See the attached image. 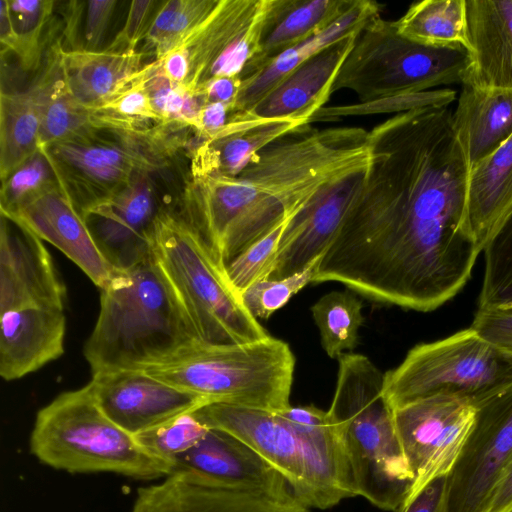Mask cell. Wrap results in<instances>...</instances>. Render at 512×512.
I'll return each mask as SVG.
<instances>
[{
	"instance_id": "49",
	"label": "cell",
	"mask_w": 512,
	"mask_h": 512,
	"mask_svg": "<svg viewBox=\"0 0 512 512\" xmlns=\"http://www.w3.org/2000/svg\"><path fill=\"white\" fill-rule=\"evenodd\" d=\"M231 106L224 103H206L199 113L193 130L199 141L215 136L228 122Z\"/></svg>"
},
{
	"instance_id": "48",
	"label": "cell",
	"mask_w": 512,
	"mask_h": 512,
	"mask_svg": "<svg viewBox=\"0 0 512 512\" xmlns=\"http://www.w3.org/2000/svg\"><path fill=\"white\" fill-rule=\"evenodd\" d=\"M397 512H448L447 476L428 483L409 503L402 505Z\"/></svg>"
},
{
	"instance_id": "1",
	"label": "cell",
	"mask_w": 512,
	"mask_h": 512,
	"mask_svg": "<svg viewBox=\"0 0 512 512\" xmlns=\"http://www.w3.org/2000/svg\"><path fill=\"white\" fill-rule=\"evenodd\" d=\"M364 183L312 283L432 311L467 283L481 252L465 225L469 167L450 117L409 111L368 131Z\"/></svg>"
},
{
	"instance_id": "36",
	"label": "cell",
	"mask_w": 512,
	"mask_h": 512,
	"mask_svg": "<svg viewBox=\"0 0 512 512\" xmlns=\"http://www.w3.org/2000/svg\"><path fill=\"white\" fill-rule=\"evenodd\" d=\"M219 0H169L160 3L144 38L155 60L175 48L216 7Z\"/></svg>"
},
{
	"instance_id": "40",
	"label": "cell",
	"mask_w": 512,
	"mask_h": 512,
	"mask_svg": "<svg viewBox=\"0 0 512 512\" xmlns=\"http://www.w3.org/2000/svg\"><path fill=\"white\" fill-rule=\"evenodd\" d=\"M208 430L192 411L136 434L134 438L148 454L172 467L173 460L193 448Z\"/></svg>"
},
{
	"instance_id": "24",
	"label": "cell",
	"mask_w": 512,
	"mask_h": 512,
	"mask_svg": "<svg viewBox=\"0 0 512 512\" xmlns=\"http://www.w3.org/2000/svg\"><path fill=\"white\" fill-rule=\"evenodd\" d=\"M310 125L293 119L258 118L247 112L230 114L212 138L192 152L191 176L239 175L267 146Z\"/></svg>"
},
{
	"instance_id": "15",
	"label": "cell",
	"mask_w": 512,
	"mask_h": 512,
	"mask_svg": "<svg viewBox=\"0 0 512 512\" xmlns=\"http://www.w3.org/2000/svg\"><path fill=\"white\" fill-rule=\"evenodd\" d=\"M369 164L370 155L333 178L291 216L261 279L300 272L323 254L359 193Z\"/></svg>"
},
{
	"instance_id": "35",
	"label": "cell",
	"mask_w": 512,
	"mask_h": 512,
	"mask_svg": "<svg viewBox=\"0 0 512 512\" xmlns=\"http://www.w3.org/2000/svg\"><path fill=\"white\" fill-rule=\"evenodd\" d=\"M150 63L144 65L135 78L107 102L88 109L96 128H108L128 132H146L140 127L148 121L158 122L147 89Z\"/></svg>"
},
{
	"instance_id": "45",
	"label": "cell",
	"mask_w": 512,
	"mask_h": 512,
	"mask_svg": "<svg viewBox=\"0 0 512 512\" xmlns=\"http://www.w3.org/2000/svg\"><path fill=\"white\" fill-rule=\"evenodd\" d=\"M154 0H134L131 2L126 21L113 41L106 48L111 52L137 51L138 43L143 40L155 15Z\"/></svg>"
},
{
	"instance_id": "52",
	"label": "cell",
	"mask_w": 512,
	"mask_h": 512,
	"mask_svg": "<svg viewBox=\"0 0 512 512\" xmlns=\"http://www.w3.org/2000/svg\"><path fill=\"white\" fill-rule=\"evenodd\" d=\"M85 2L69 1L66 3L64 16L66 18V26L64 28V36L66 44L69 46L67 51H75L83 49L79 43V25L80 18L83 14V5Z\"/></svg>"
},
{
	"instance_id": "21",
	"label": "cell",
	"mask_w": 512,
	"mask_h": 512,
	"mask_svg": "<svg viewBox=\"0 0 512 512\" xmlns=\"http://www.w3.org/2000/svg\"><path fill=\"white\" fill-rule=\"evenodd\" d=\"M0 374L19 379L64 353L63 308L27 305L0 312Z\"/></svg>"
},
{
	"instance_id": "6",
	"label": "cell",
	"mask_w": 512,
	"mask_h": 512,
	"mask_svg": "<svg viewBox=\"0 0 512 512\" xmlns=\"http://www.w3.org/2000/svg\"><path fill=\"white\" fill-rule=\"evenodd\" d=\"M295 357L277 338L211 345L197 342L143 370L210 403L279 412L290 405Z\"/></svg>"
},
{
	"instance_id": "30",
	"label": "cell",
	"mask_w": 512,
	"mask_h": 512,
	"mask_svg": "<svg viewBox=\"0 0 512 512\" xmlns=\"http://www.w3.org/2000/svg\"><path fill=\"white\" fill-rule=\"evenodd\" d=\"M143 53L85 49L62 51V68L75 99L87 109L123 90L144 67Z\"/></svg>"
},
{
	"instance_id": "44",
	"label": "cell",
	"mask_w": 512,
	"mask_h": 512,
	"mask_svg": "<svg viewBox=\"0 0 512 512\" xmlns=\"http://www.w3.org/2000/svg\"><path fill=\"white\" fill-rule=\"evenodd\" d=\"M290 218L255 241L226 265L227 277L237 291L242 293L251 284L261 279L265 268L277 251Z\"/></svg>"
},
{
	"instance_id": "28",
	"label": "cell",
	"mask_w": 512,
	"mask_h": 512,
	"mask_svg": "<svg viewBox=\"0 0 512 512\" xmlns=\"http://www.w3.org/2000/svg\"><path fill=\"white\" fill-rule=\"evenodd\" d=\"M512 212V135L469 170L465 225L482 251Z\"/></svg>"
},
{
	"instance_id": "38",
	"label": "cell",
	"mask_w": 512,
	"mask_h": 512,
	"mask_svg": "<svg viewBox=\"0 0 512 512\" xmlns=\"http://www.w3.org/2000/svg\"><path fill=\"white\" fill-rule=\"evenodd\" d=\"M8 3L18 38L14 54L24 71H34L42 64L43 33L56 3L53 0H8Z\"/></svg>"
},
{
	"instance_id": "51",
	"label": "cell",
	"mask_w": 512,
	"mask_h": 512,
	"mask_svg": "<svg viewBox=\"0 0 512 512\" xmlns=\"http://www.w3.org/2000/svg\"><path fill=\"white\" fill-rule=\"evenodd\" d=\"M242 79L239 77H218L211 79L198 88V94L204 103H224L232 106L241 87Z\"/></svg>"
},
{
	"instance_id": "13",
	"label": "cell",
	"mask_w": 512,
	"mask_h": 512,
	"mask_svg": "<svg viewBox=\"0 0 512 512\" xmlns=\"http://www.w3.org/2000/svg\"><path fill=\"white\" fill-rule=\"evenodd\" d=\"M475 416L476 406L450 396L426 397L393 409L396 432L413 476L402 505L434 479L449 474Z\"/></svg>"
},
{
	"instance_id": "8",
	"label": "cell",
	"mask_w": 512,
	"mask_h": 512,
	"mask_svg": "<svg viewBox=\"0 0 512 512\" xmlns=\"http://www.w3.org/2000/svg\"><path fill=\"white\" fill-rule=\"evenodd\" d=\"M30 449L42 463L70 473L112 472L139 480L171 474L170 463L148 454L102 412L90 384L39 410Z\"/></svg>"
},
{
	"instance_id": "31",
	"label": "cell",
	"mask_w": 512,
	"mask_h": 512,
	"mask_svg": "<svg viewBox=\"0 0 512 512\" xmlns=\"http://www.w3.org/2000/svg\"><path fill=\"white\" fill-rule=\"evenodd\" d=\"M61 41L53 44L32 82L40 113V147L72 139L95 129L89 110L71 93L62 68Z\"/></svg>"
},
{
	"instance_id": "17",
	"label": "cell",
	"mask_w": 512,
	"mask_h": 512,
	"mask_svg": "<svg viewBox=\"0 0 512 512\" xmlns=\"http://www.w3.org/2000/svg\"><path fill=\"white\" fill-rule=\"evenodd\" d=\"M150 174L92 206L83 218L102 256L118 270L128 269L153 251L156 206Z\"/></svg>"
},
{
	"instance_id": "33",
	"label": "cell",
	"mask_w": 512,
	"mask_h": 512,
	"mask_svg": "<svg viewBox=\"0 0 512 512\" xmlns=\"http://www.w3.org/2000/svg\"><path fill=\"white\" fill-rule=\"evenodd\" d=\"M397 32L418 44L468 51L466 0H423L394 21Z\"/></svg>"
},
{
	"instance_id": "34",
	"label": "cell",
	"mask_w": 512,
	"mask_h": 512,
	"mask_svg": "<svg viewBox=\"0 0 512 512\" xmlns=\"http://www.w3.org/2000/svg\"><path fill=\"white\" fill-rule=\"evenodd\" d=\"M310 310L328 357L338 359L357 346L365 318L363 302L354 294L331 291L321 296Z\"/></svg>"
},
{
	"instance_id": "14",
	"label": "cell",
	"mask_w": 512,
	"mask_h": 512,
	"mask_svg": "<svg viewBox=\"0 0 512 512\" xmlns=\"http://www.w3.org/2000/svg\"><path fill=\"white\" fill-rule=\"evenodd\" d=\"M512 460V384L476 405L466 442L447 475L448 512H480Z\"/></svg>"
},
{
	"instance_id": "10",
	"label": "cell",
	"mask_w": 512,
	"mask_h": 512,
	"mask_svg": "<svg viewBox=\"0 0 512 512\" xmlns=\"http://www.w3.org/2000/svg\"><path fill=\"white\" fill-rule=\"evenodd\" d=\"M512 384V356L472 328L414 346L385 373L383 393L392 409L432 396L478 405Z\"/></svg>"
},
{
	"instance_id": "16",
	"label": "cell",
	"mask_w": 512,
	"mask_h": 512,
	"mask_svg": "<svg viewBox=\"0 0 512 512\" xmlns=\"http://www.w3.org/2000/svg\"><path fill=\"white\" fill-rule=\"evenodd\" d=\"M170 475L282 502L298 501L286 479L273 466L247 444L218 429L209 428L193 448L175 458Z\"/></svg>"
},
{
	"instance_id": "12",
	"label": "cell",
	"mask_w": 512,
	"mask_h": 512,
	"mask_svg": "<svg viewBox=\"0 0 512 512\" xmlns=\"http://www.w3.org/2000/svg\"><path fill=\"white\" fill-rule=\"evenodd\" d=\"M146 132L95 128L44 149L60 185L83 214L140 174L162 167L155 140Z\"/></svg>"
},
{
	"instance_id": "20",
	"label": "cell",
	"mask_w": 512,
	"mask_h": 512,
	"mask_svg": "<svg viewBox=\"0 0 512 512\" xmlns=\"http://www.w3.org/2000/svg\"><path fill=\"white\" fill-rule=\"evenodd\" d=\"M4 215L57 247L100 289L110 281L114 268L100 253L83 216L59 182Z\"/></svg>"
},
{
	"instance_id": "19",
	"label": "cell",
	"mask_w": 512,
	"mask_h": 512,
	"mask_svg": "<svg viewBox=\"0 0 512 512\" xmlns=\"http://www.w3.org/2000/svg\"><path fill=\"white\" fill-rule=\"evenodd\" d=\"M65 299V286L42 240L1 214L0 312L27 305L64 309Z\"/></svg>"
},
{
	"instance_id": "7",
	"label": "cell",
	"mask_w": 512,
	"mask_h": 512,
	"mask_svg": "<svg viewBox=\"0 0 512 512\" xmlns=\"http://www.w3.org/2000/svg\"><path fill=\"white\" fill-rule=\"evenodd\" d=\"M153 253L199 341L220 345L269 336L196 232L177 213L155 218Z\"/></svg>"
},
{
	"instance_id": "37",
	"label": "cell",
	"mask_w": 512,
	"mask_h": 512,
	"mask_svg": "<svg viewBox=\"0 0 512 512\" xmlns=\"http://www.w3.org/2000/svg\"><path fill=\"white\" fill-rule=\"evenodd\" d=\"M485 271L479 307L512 308V212L484 246Z\"/></svg>"
},
{
	"instance_id": "5",
	"label": "cell",
	"mask_w": 512,
	"mask_h": 512,
	"mask_svg": "<svg viewBox=\"0 0 512 512\" xmlns=\"http://www.w3.org/2000/svg\"><path fill=\"white\" fill-rule=\"evenodd\" d=\"M384 381L385 374L367 356L342 354L328 411L344 435L356 496L397 511L413 476L383 393Z\"/></svg>"
},
{
	"instance_id": "4",
	"label": "cell",
	"mask_w": 512,
	"mask_h": 512,
	"mask_svg": "<svg viewBox=\"0 0 512 512\" xmlns=\"http://www.w3.org/2000/svg\"><path fill=\"white\" fill-rule=\"evenodd\" d=\"M193 413L208 428L225 431L256 451L305 507L328 509L356 496L344 435L332 416L326 425L304 427L277 412L223 403Z\"/></svg>"
},
{
	"instance_id": "2",
	"label": "cell",
	"mask_w": 512,
	"mask_h": 512,
	"mask_svg": "<svg viewBox=\"0 0 512 512\" xmlns=\"http://www.w3.org/2000/svg\"><path fill=\"white\" fill-rule=\"evenodd\" d=\"M361 127H304L273 142L235 177L191 176L177 213L226 265L370 155Z\"/></svg>"
},
{
	"instance_id": "25",
	"label": "cell",
	"mask_w": 512,
	"mask_h": 512,
	"mask_svg": "<svg viewBox=\"0 0 512 512\" xmlns=\"http://www.w3.org/2000/svg\"><path fill=\"white\" fill-rule=\"evenodd\" d=\"M130 512H309L299 501L201 484L180 475L137 491Z\"/></svg>"
},
{
	"instance_id": "41",
	"label": "cell",
	"mask_w": 512,
	"mask_h": 512,
	"mask_svg": "<svg viewBox=\"0 0 512 512\" xmlns=\"http://www.w3.org/2000/svg\"><path fill=\"white\" fill-rule=\"evenodd\" d=\"M58 182L44 149L40 147L1 181V213H13Z\"/></svg>"
},
{
	"instance_id": "47",
	"label": "cell",
	"mask_w": 512,
	"mask_h": 512,
	"mask_svg": "<svg viewBox=\"0 0 512 512\" xmlns=\"http://www.w3.org/2000/svg\"><path fill=\"white\" fill-rule=\"evenodd\" d=\"M116 0H92L87 2L84 28V49L100 50L106 30L109 26Z\"/></svg>"
},
{
	"instance_id": "27",
	"label": "cell",
	"mask_w": 512,
	"mask_h": 512,
	"mask_svg": "<svg viewBox=\"0 0 512 512\" xmlns=\"http://www.w3.org/2000/svg\"><path fill=\"white\" fill-rule=\"evenodd\" d=\"M452 124L469 170L512 135V89L462 86Z\"/></svg>"
},
{
	"instance_id": "26",
	"label": "cell",
	"mask_w": 512,
	"mask_h": 512,
	"mask_svg": "<svg viewBox=\"0 0 512 512\" xmlns=\"http://www.w3.org/2000/svg\"><path fill=\"white\" fill-rule=\"evenodd\" d=\"M381 4L371 0H354L351 7L320 33L282 52L245 78L231 114L250 111L302 63L326 47L352 34H358L373 18L380 15Z\"/></svg>"
},
{
	"instance_id": "29",
	"label": "cell",
	"mask_w": 512,
	"mask_h": 512,
	"mask_svg": "<svg viewBox=\"0 0 512 512\" xmlns=\"http://www.w3.org/2000/svg\"><path fill=\"white\" fill-rule=\"evenodd\" d=\"M354 0H273L257 56L242 80L282 52L320 33L343 15Z\"/></svg>"
},
{
	"instance_id": "32",
	"label": "cell",
	"mask_w": 512,
	"mask_h": 512,
	"mask_svg": "<svg viewBox=\"0 0 512 512\" xmlns=\"http://www.w3.org/2000/svg\"><path fill=\"white\" fill-rule=\"evenodd\" d=\"M40 125L39 106L32 85L23 91L1 92V181L40 149Z\"/></svg>"
},
{
	"instance_id": "46",
	"label": "cell",
	"mask_w": 512,
	"mask_h": 512,
	"mask_svg": "<svg viewBox=\"0 0 512 512\" xmlns=\"http://www.w3.org/2000/svg\"><path fill=\"white\" fill-rule=\"evenodd\" d=\"M470 328L512 356V308L478 307Z\"/></svg>"
},
{
	"instance_id": "11",
	"label": "cell",
	"mask_w": 512,
	"mask_h": 512,
	"mask_svg": "<svg viewBox=\"0 0 512 512\" xmlns=\"http://www.w3.org/2000/svg\"><path fill=\"white\" fill-rule=\"evenodd\" d=\"M273 0H219L214 10L179 44L155 60L172 83L195 92L218 77H239L260 48Z\"/></svg>"
},
{
	"instance_id": "23",
	"label": "cell",
	"mask_w": 512,
	"mask_h": 512,
	"mask_svg": "<svg viewBox=\"0 0 512 512\" xmlns=\"http://www.w3.org/2000/svg\"><path fill=\"white\" fill-rule=\"evenodd\" d=\"M358 34L348 35L309 58L247 113L310 125L312 117L332 95L335 79Z\"/></svg>"
},
{
	"instance_id": "18",
	"label": "cell",
	"mask_w": 512,
	"mask_h": 512,
	"mask_svg": "<svg viewBox=\"0 0 512 512\" xmlns=\"http://www.w3.org/2000/svg\"><path fill=\"white\" fill-rule=\"evenodd\" d=\"M89 384L102 412L132 436L208 404L143 370L95 373Z\"/></svg>"
},
{
	"instance_id": "3",
	"label": "cell",
	"mask_w": 512,
	"mask_h": 512,
	"mask_svg": "<svg viewBox=\"0 0 512 512\" xmlns=\"http://www.w3.org/2000/svg\"><path fill=\"white\" fill-rule=\"evenodd\" d=\"M200 342L154 253L114 269L84 355L92 374L140 370Z\"/></svg>"
},
{
	"instance_id": "50",
	"label": "cell",
	"mask_w": 512,
	"mask_h": 512,
	"mask_svg": "<svg viewBox=\"0 0 512 512\" xmlns=\"http://www.w3.org/2000/svg\"><path fill=\"white\" fill-rule=\"evenodd\" d=\"M480 512H512V460L498 475Z\"/></svg>"
},
{
	"instance_id": "9",
	"label": "cell",
	"mask_w": 512,
	"mask_h": 512,
	"mask_svg": "<svg viewBox=\"0 0 512 512\" xmlns=\"http://www.w3.org/2000/svg\"><path fill=\"white\" fill-rule=\"evenodd\" d=\"M467 63L466 49L418 44L379 15L357 35L332 90H350L359 102L419 93L462 83Z\"/></svg>"
},
{
	"instance_id": "39",
	"label": "cell",
	"mask_w": 512,
	"mask_h": 512,
	"mask_svg": "<svg viewBox=\"0 0 512 512\" xmlns=\"http://www.w3.org/2000/svg\"><path fill=\"white\" fill-rule=\"evenodd\" d=\"M457 99L456 91L449 88L432 89L419 93L398 95L370 102L324 106L312 117L316 121H335L345 117L373 114L403 113L424 107L449 106Z\"/></svg>"
},
{
	"instance_id": "43",
	"label": "cell",
	"mask_w": 512,
	"mask_h": 512,
	"mask_svg": "<svg viewBox=\"0 0 512 512\" xmlns=\"http://www.w3.org/2000/svg\"><path fill=\"white\" fill-rule=\"evenodd\" d=\"M321 257L322 255L318 256L309 266L295 274L278 279H261L251 284L241 293L247 310L257 320L269 318L306 285L312 283Z\"/></svg>"
},
{
	"instance_id": "22",
	"label": "cell",
	"mask_w": 512,
	"mask_h": 512,
	"mask_svg": "<svg viewBox=\"0 0 512 512\" xmlns=\"http://www.w3.org/2000/svg\"><path fill=\"white\" fill-rule=\"evenodd\" d=\"M466 23L462 86L512 89V0H466Z\"/></svg>"
},
{
	"instance_id": "42",
	"label": "cell",
	"mask_w": 512,
	"mask_h": 512,
	"mask_svg": "<svg viewBox=\"0 0 512 512\" xmlns=\"http://www.w3.org/2000/svg\"><path fill=\"white\" fill-rule=\"evenodd\" d=\"M146 84L162 126L174 124L194 128L205 104L198 94L165 78L158 71L155 60L150 63Z\"/></svg>"
}]
</instances>
